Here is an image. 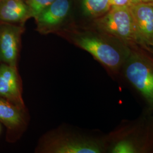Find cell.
<instances>
[{
  "label": "cell",
  "instance_id": "cell-1",
  "mask_svg": "<svg viewBox=\"0 0 153 153\" xmlns=\"http://www.w3.org/2000/svg\"><path fill=\"white\" fill-rule=\"evenodd\" d=\"M56 33L88 52L111 76L120 74L130 50L120 40L99 30L83 31L75 27L64 28Z\"/></svg>",
  "mask_w": 153,
  "mask_h": 153
},
{
  "label": "cell",
  "instance_id": "cell-2",
  "mask_svg": "<svg viewBox=\"0 0 153 153\" xmlns=\"http://www.w3.org/2000/svg\"><path fill=\"white\" fill-rule=\"evenodd\" d=\"M105 138L107 153H153V116L123 121Z\"/></svg>",
  "mask_w": 153,
  "mask_h": 153
},
{
  "label": "cell",
  "instance_id": "cell-3",
  "mask_svg": "<svg viewBox=\"0 0 153 153\" xmlns=\"http://www.w3.org/2000/svg\"><path fill=\"white\" fill-rule=\"evenodd\" d=\"M42 153H107L106 138L56 130L42 137L36 149Z\"/></svg>",
  "mask_w": 153,
  "mask_h": 153
},
{
  "label": "cell",
  "instance_id": "cell-4",
  "mask_svg": "<svg viewBox=\"0 0 153 153\" xmlns=\"http://www.w3.org/2000/svg\"><path fill=\"white\" fill-rule=\"evenodd\" d=\"M120 74L152 107L153 104V56L138 48L130 47Z\"/></svg>",
  "mask_w": 153,
  "mask_h": 153
},
{
  "label": "cell",
  "instance_id": "cell-5",
  "mask_svg": "<svg viewBox=\"0 0 153 153\" xmlns=\"http://www.w3.org/2000/svg\"><path fill=\"white\" fill-rule=\"evenodd\" d=\"M96 29L117 39L129 47L139 45L135 25L128 6H112L96 19Z\"/></svg>",
  "mask_w": 153,
  "mask_h": 153
},
{
  "label": "cell",
  "instance_id": "cell-6",
  "mask_svg": "<svg viewBox=\"0 0 153 153\" xmlns=\"http://www.w3.org/2000/svg\"><path fill=\"white\" fill-rule=\"evenodd\" d=\"M71 6L72 0H56L34 18L36 30L42 34L60 31L71 14Z\"/></svg>",
  "mask_w": 153,
  "mask_h": 153
},
{
  "label": "cell",
  "instance_id": "cell-7",
  "mask_svg": "<svg viewBox=\"0 0 153 153\" xmlns=\"http://www.w3.org/2000/svg\"><path fill=\"white\" fill-rule=\"evenodd\" d=\"M24 25L0 23V62L17 66Z\"/></svg>",
  "mask_w": 153,
  "mask_h": 153
},
{
  "label": "cell",
  "instance_id": "cell-8",
  "mask_svg": "<svg viewBox=\"0 0 153 153\" xmlns=\"http://www.w3.org/2000/svg\"><path fill=\"white\" fill-rule=\"evenodd\" d=\"M133 16L139 45L149 51L153 47V4L128 6Z\"/></svg>",
  "mask_w": 153,
  "mask_h": 153
},
{
  "label": "cell",
  "instance_id": "cell-9",
  "mask_svg": "<svg viewBox=\"0 0 153 153\" xmlns=\"http://www.w3.org/2000/svg\"><path fill=\"white\" fill-rule=\"evenodd\" d=\"M0 122L7 129V137L14 141L21 136L27 124L26 108L0 98Z\"/></svg>",
  "mask_w": 153,
  "mask_h": 153
},
{
  "label": "cell",
  "instance_id": "cell-10",
  "mask_svg": "<svg viewBox=\"0 0 153 153\" xmlns=\"http://www.w3.org/2000/svg\"><path fill=\"white\" fill-rule=\"evenodd\" d=\"M0 98L26 108L22 98V83L17 66L0 65Z\"/></svg>",
  "mask_w": 153,
  "mask_h": 153
},
{
  "label": "cell",
  "instance_id": "cell-11",
  "mask_svg": "<svg viewBox=\"0 0 153 153\" xmlns=\"http://www.w3.org/2000/svg\"><path fill=\"white\" fill-rule=\"evenodd\" d=\"M30 18L25 0H0V23L24 25Z\"/></svg>",
  "mask_w": 153,
  "mask_h": 153
},
{
  "label": "cell",
  "instance_id": "cell-12",
  "mask_svg": "<svg viewBox=\"0 0 153 153\" xmlns=\"http://www.w3.org/2000/svg\"><path fill=\"white\" fill-rule=\"evenodd\" d=\"M85 13L95 18L104 15L111 8L109 0H82Z\"/></svg>",
  "mask_w": 153,
  "mask_h": 153
},
{
  "label": "cell",
  "instance_id": "cell-13",
  "mask_svg": "<svg viewBox=\"0 0 153 153\" xmlns=\"http://www.w3.org/2000/svg\"><path fill=\"white\" fill-rule=\"evenodd\" d=\"M28 7L30 18H35L56 0H25Z\"/></svg>",
  "mask_w": 153,
  "mask_h": 153
},
{
  "label": "cell",
  "instance_id": "cell-14",
  "mask_svg": "<svg viewBox=\"0 0 153 153\" xmlns=\"http://www.w3.org/2000/svg\"><path fill=\"white\" fill-rule=\"evenodd\" d=\"M111 6H126L129 5L131 0H109Z\"/></svg>",
  "mask_w": 153,
  "mask_h": 153
},
{
  "label": "cell",
  "instance_id": "cell-15",
  "mask_svg": "<svg viewBox=\"0 0 153 153\" xmlns=\"http://www.w3.org/2000/svg\"><path fill=\"white\" fill-rule=\"evenodd\" d=\"M153 4V0H131L130 4Z\"/></svg>",
  "mask_w": 153,
  "mask_h": 153
},
{
  "label": "cell",
  "instance_id": "cell-16",
  "mask_svg": "<svg viewBox=\"0 0 153 153\" xmlns=\"http://www.w3.org/2000/svg\"><path fill=\"white\" fill-rule=\"evenodd\" d=\"M152 109H153V105H152Z\"/></svg>",
  "mask_w": 153,
  "mask_h": 153
},
{
  "label": "cell",
  "instance_id": "cell-17",
  "mask_svg": "<svg viewBox=\"0 0 153 153\" xmlns=\"http://www.w3.org/2000/svg\"><path fill=\"white\" fill-rule=\"evenodd\" d=\"M0 131H1V127H0Z\"/></svg>",
  "mask_w": 153,
  "mask_h": 153
}]
</instances>
